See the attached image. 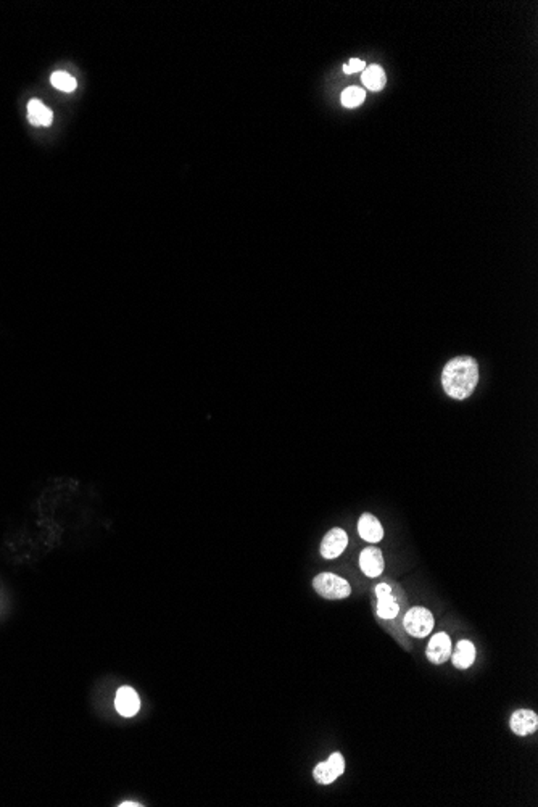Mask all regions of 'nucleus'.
<instances>
[{"mask_svg": "<svg viewBox=\"0 0 538 807\" xmlns=\"http://www.w3.org/2000/svg\"><path fill=\"white\" fill-rule=\"evenodd\" d=\"M479 382V366L472 356H456L442 372L445 393L453 400L469 398Z\"/></svg>", "mask_w": 538, "mask_h": 807, "instance_id": "1", "label": "nucleus"}, {"mask_svg": "<svg viewBox=\"0 0 538 807\" xmlns=\"http://www.w3.org/2000/svg\"><path fill=\"white\" fill-rule=\"evenodd\" d=\"M313 587L319 597L325 599H344L351 593L350 583L332 572H321L314 577Z\"/></svg>", "mask_w": 538, "mask_h": 807, "instance_id": "2", "label": "nucleus"}, {"mask_svg": "<svg viewBox=\"0 0 538 807\" xmlns=\"http://www.w3.org/2000/svg\"><path fill=\"white\" fill-rule=\"evenodd\" d=\"M405 630L415 638H424L432 632L433 616L426 608H411L403 619Z\"/></svg>", "mask_w": 538, "mask_h": 807, "instance_id": "3", "label": "nucleus"}, {"mask_svg": "<svg viewBox=\"0 0 538 807\" xmlns=\"http://www.w3.org/2000/svg\"><path fill=\"white\" fill-rule=\"evenodd\" d=\"M345 772V757L342 752H332L325 762H319L314 767L313 777L321 785H330Z\"/></svg>", "mask_w": 538, "mask_h": 807, "instance_id": "4", "label": "nucleus"}, {"mask_svg": "<svg viewBox=\"0 0 538 807\" xmlns=\"http://www.w3.org/2000/svg\"><path fill=\"white\" fill-rule=\"evenodd\" d=\"M347 546H349V535L344 529L334 527L321 541V555L324 560H335L344 553Z\"/></svg>", "mask_w": 538, "mask_h": 807, "instance_id": "5", "label": "nucleus"}, {"mask_svg": "<svg viewBox=\"0 0 538 807\" xmlns=\"http://www.w3.org/2000/svg\"><path fill=\"white\" fill-rule=\"evenodd\" d=\"M427 659L431 660L432 664H443L447 663V660L451 658V638L447 635V633L440 632L436 633L431 638V642L427 644Z\"/></svg>", "mask_w": 538, "mask_h": 807, "instance_id": "6", "label": "nucleus"}, {"mask_svg": "<svg viewBox=\"0 0 538 807\" xmlns=\"http://www.w3.org/2000/svg\"><path fill=\"white\" fill-rule=\"evenodd\" d=\"M511 730L519 736H527L537 732L538 728V717L534 711L530 709H519L511 716L509 722Z\"/></svg>", "mask_w": 538, "mask_h": 807, "instance_id": "7", "label": "nucleus"}, {"mask_svg": "<svg viewBox=\"0 0 538 807\" xmlns=\"http://www.w3.org/2000/svg\"><path fill=\"white\" fill-rule=\"evenodd\" d=\"M360 567L368 577L371 578L379 577L380 574L384 572L385 567L382 551L376 548V546H368V548H364L360 555Z\"/></svg>", "mask_w": 538, "mask_h": 807, "instance_id": "8", "label": "nucleus"}, {"mask_svg": "<svg viewBox=\"0 0 538 807\" xmlns=\"http://www.w3.org/2000/svg\"><path fill=\"white\" fill-rule=\"evenodd\" d=\"M115 706L121 716L133 717L134 714H137V711L140 709L139 695L133 690L131 686H121L116 693Z\"/></svg>", "mask_w": 538, "mask_h": 807, "instance_id": "9", "label": "nucleus"}, {"mask_svg": "<svg viewBox=\"0 0 538 807\" xmlns=\"http://www.w3.org/2000/svg\"><path fill=\"white\" fill-rule=\"evenodd\" d=\"M358 534L368 543H379L384 538V529L379 519L369 513L361 514L360 521H358Z\"/></svg>", "mask_w": 538, "mask_h": 807, "instance_id": "10", "label": "nucleus"}, {"mask_svg": "<svg viewBox=\"0 0 538 807\" xmlns=\"http://www.w3.org/2000/svg\"><path fill=\"white\" fill-rule=\"evenodd\" d=\"M474 660H476V646L472 644V642L469 640L458 642L453 656H451V663H453L455 667L464 670L467 667H471V665L474 664Z\"/></svg>", "mask_w": 538, "mask_h": 807, "instance_id": "11", "label": "nucleus"}, {"mask_svg": "<svg viewBox=\"0 0 538 807\" xmlns=\"http://www.w3.org/2000/svg\"><path fill=\"white\" fill-rule=\"evenodd\" d=\"M28 118L29 123L34 124V126H51L53 113L41 100L32 99L28 104Z\"/></svg>", "mask_w": 538, "mask_h": 807, "instance_id": "12", "label": "nucleus"}, {"mask_svg": "<svg viewBox=\"0 0 538 807\" xmlns=\"http://www.w3.org/2000/svg\"><path fill=\"white\" fill-rule=\"evenodd\" d=\"M361 81L368 89L377 92L384 89L385 83H387V76H385L384 69L379 65H371V67H366V69L363 72Z\"/></svg>", "mask_w": 538, "mask_h": 807, "instance_id": "13", "label": "nucleus"}, {"mask_svg": "<svg viewBox=\"0 0 538 807\" xmlns=\"http://www.w3.org/2000/svg\"><path fill=\"white\" fill-rule=\"evenodd\" d=\"M377 597V616L380 619H387V620H392L395 619L396 616H398V601L395 599V597L390 593H384V595H376Z\"/></svg>", "mask_w": 538, "mask_h": 807, "instance_id": "14", "label": "nucleus"}, {"mask_svg": "<svg viewBox=\"0 0 538 807\" xmlns=\"http://www.w3.org/2000/svg\"><path fill=\"white\" fill-rule=\"evenodd\" d=\"M364 99H366V92L361 88H355V86L342 92V105L347 108H355L358 105H361Z\"/></svg>", "mask_w": 538, "mask_h": 807, "instance_id": "15", "label": "nucleus"}, {"mask_svg": "<svg viewBox=\"0 0 538 807\" xmlns=\"http://www.w3.org/2000/svg\"><path fill=\"white\" fill-rule=\"evenodd\" d=\"M51 83L55 89L63 92H73L76 89V79L65 72H55L51 76Z\"/></svg>", "mask_w": 538, "mask_h": 807, "instance_id": "16", "label": "nucleus"}, {"mask_svg": "<svg viewBox=\"0 0 538 807\" xmlns=\"http://www.w3.org/2000/svg\"><path fill=\"white\" fill-rule=\"evenodd\" d=\"M366 69V63L363 60H358V58H351L349 65H345L344 67V72L347 74H353V73H358V72H364Z\"/></svg>", "mask_w": 538, "mask_h": 807, "instance_id": "17", "label": "nucleus"}, {"mask_svg": "<svg viewBox=\"0 0 538 807\" xmlns=\"http://www.w3.org/2000/svg\"><path fill=\"white\" fill-rule=\"evenodd\" d=\"M121 806H139V804H134V803H124Z\"/></svg>", "mask_w": 538, "mask_h": 807, "instance_id": "18", "label": "nucleus"}]
</instances>
